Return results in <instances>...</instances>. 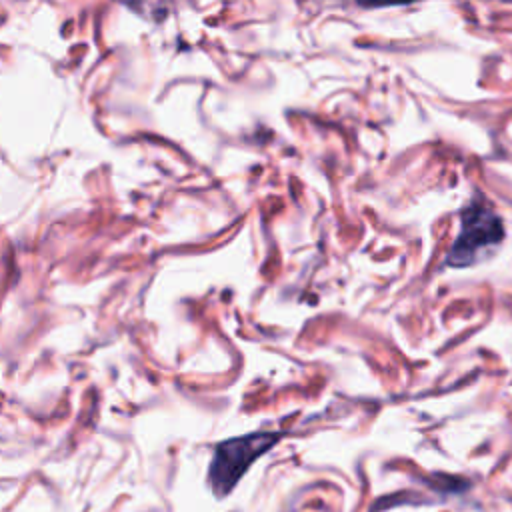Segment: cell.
Instances as JSON below:
<instances>
[{
	"mask_svg": "<svg viewBox=\"0 0 512 512\" xmlns=\"http://www.w3.org/2000/svg\"><path fill=\"white\" fill-rule=\"evenodd\" d=\"M280 432H252L216 444L208 466V484L214 496H228L246 470L280 442Z\"/></svg>",
	"mask_w": 512,
	"mask_h": 512,
	"instance_id": "obj_1",
	"label": "cell"
},
{
	"mask_svg": "<svg viewBox=\"0 0 512 512\" xmlns=\"http://www.w3.org/2000/svg\"><path fill=\"white\" fill-rule=\"evenodd\" d=\"M362 8H388V6H406L416 0H356Z\"/></svg>",
	"mask_w": 512,
	"mask_h": 512,
	"instance_id": "obj_3",
	"label": "cell"
},
{
	"mask_svg": "<svg viewBox=\"0 0 512 512\" xmlns=\"http://www.w3.org/2000/svg\"><path fill=\"white\" fill-rule=\"evenodd\" d=\"M502 238H504L502 220L496 216V212L490 206L474 200L462 210L460 234L446 256V264L454 268L470 266L476 260L478 252L498 244Z\"/></svg>",
	"mask_w": 512,
	"mask_h": 512,
	"instance_id": "obj_2",
	"label": "cell"
}]
</instances>
